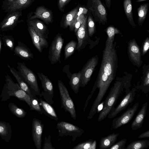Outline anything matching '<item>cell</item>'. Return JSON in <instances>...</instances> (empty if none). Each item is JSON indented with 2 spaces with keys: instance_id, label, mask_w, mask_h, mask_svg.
I'll return each instance as SVG.
<instances>
[{
  "instance_id": "cell-16",
  "label": "cell",
  "mask_w": 149,
  "mask_h": 149,
  "mask_svg": "<svg viewBox=\"0 0 149 149\" xmlns=\"http://www.w3.org/2000/svg\"><path fill=\"white\" fill-rule=\"evenodd\" d=\"M35 0H13L12 1L2 3V8L7 13L18 10H22L29 7Z\"/></svg>"
},
{
  "instance_id": "cell-34",
  "label": "cell",
  "mask_w": 149,
  "mask_h": 149,
  "mask_svg": "<svg viewBox=\"0 0 149 149\" xmlns=\"http://www.w3.org/2000/svg\"><path fill=\"white\" fill-rule=\"evenodd\" d=\"M77 42L73 40H71L68 43L65 47V60L67 59L74 53L77 46Z\"/></svg>"
},
{
  "instance_id": "cell-38",
  "label": "cell",
  "mask_w": 149,
  "mask_h": 149,
  "mask_svg": "<svg viewBox=\"0 0 149 149\" xmlns=\"http://www.w3.org/2000/svg\"><path fill=\"white\" fill-rule=\"evenodd\" d=\"M93 141L92 139H90L81 142L75 146L73 149H89Z\"/></svg>"
},
{
  "instance_id": "cell-45",
  "label": "cell",
  "mask_w": 149,
  "mask_h": 149,
  "mask_svg": "<svg viewBox=\"0 0 149 149\" xmlns=\"http://www.w3.org/2000/svg\"><path fill=\"white\" fill-rule=\"evenodd\" d=\"M149 137V131L147 130L141 133L139 135L138 138L139 139H142Z\"/></svg>"
},
{
  "instance_id": "cell-32",
  "label": "cell",
  "mask_w": 149,
  "mask_h": 149,
  "mask_svg": "<svg viewBox=\"0 0 149 149\" xmlns=\"http://www.w3.org/2000/svg\"><path fill=\"white\" fill-rule=\"evenodd\" d=\"M149 146V140H142L132 142L125 148V149H143Z\"/></svg>"
},
{
  "instance_id": "cell-50",
  "label": "cell",
  "mask_w": 149,
  "mask_h": 149,
  "mask_svg": "<svg viewBox=\"0 0 149 149\" xmlns=\"http://www.w3.org/2000/svg\"><path fill=\"white\" fill-rule=\"evenodd\" d=\"M146 0H136V2H140Z\"/></svg>"
},
{
  "instance_id": "cell-19",
  "label": "cell",
  "mask_w": 149,
  "mask_h": 149,
  "mask_svg": "<svg viewBox=\"0 0 149 149\" xmlns=\"http://www.w3.org/2000/svg\"><path fill=\"white\" fill-rule=\"evenodd\" d=\"M27 24L31 26L36 33L41 37L48 38L49 30L48 27L38 19H31L27 17Z\"/></svg>"
},
{
  "instance_id": "cell-23",
  "label": "cell",
  "mask_w": 149,
  "mask_h": 149,
  "mask_svg": "<svg viewBox=\"0 0 149 149\" xmlns=\"http://www.w3.org/2000/svg\"><path fill=\"white\" fill-rule=\"evenodd\" d=\"M148 102L144 103L131 125L132 130H136L142 126L148 107Z\"/></svg>"
},
{
  "instance_id": "cell-49",
  "label": "cell",
  "mask_w": 149,
  "mask_h": 149,
  "mask_svg": "<svg viewBox=\"0 0 149 149\" xmlns=\"http://www.w3.org/2000/svg\"><path fill=\"white\" fill-rule=\"evenodd\" d=\"M2 41H1V37L0 36V54L1 53V49L2 47Z\"/></svg>"
},
{
  "instance_id": "cell-41",
  "label": "cell",
  "mask_w": 149,
  "mask_h": 149,
  "mask_svg": "<svg viewBox=\"0 0 149 149\" xmlns=\"http://www.w3.org/2000/svg\"><path fill=\"white\" fill-rule=\"evenodd\" d=\"M43 149H54L51 142V136L48 135L47 136H45Z\"/></svg>"
},
{
  "instance_id": "cell-17",
  "label": "cell",
  "mask_w": 149,
  "mask_h": 149,
  "mask_svg": "<svg viewBox=\"0 0 149 149\" xmlns=\"http://www.w3.org/2000/svg\"><path fill=\"white\" fill-rule=\"evenodd\" d=\"M43 127L44 124L41 120L36 118L33 119L32 123V136L37 149H40L41 147Z\"/></svg>"
},
{
  "instance_id": "cell-1",
  "label": "cell",
  "mask_w": 149,
  "mask_h": 149,
  "mask_svg": "<svg viewBox=\"0 0 149 149\" xmlns=\"http://www.w3.org/2000/svg\"><path fill=\"white\" fill-rule=\"evenodd\" d=\"M116 45V42L111 45H105L98 74L86 100L87 101H90L95 90L98 88L99 91L95 101L97 103H100L114 79L118 63Z\"/></svg>"
},
{
  "instance_id": "cell-6",
  "label": "cell",
  "mask_w": 149,
  "mask_h": 149,
  "mask_svg": "<svg viewBox=\"0 0 149 149\" xmlns=\"http://www.w3.org/2000/svg\"><path fill=\"white\" fill-rule=\"evenodd\" d=\"M17 68L25 81L29 85L32 91L36 95L41 97L37 78L33 72L27 68L24 62H18Z\"/></svg>"
},
{
  "instance_id": "cell-31",
  "label": "cell",
  "mask_w": 149,
  "mask_h": 149,
  "mask_svg": "<svg viewBox=\"0 0 149 149\" xmlns=\"http://www.w3.org/2000/svg\"><path fill=\"white\" fill-rule=\"evenodd\" d=\"M149 6L148 3L141 4L137 9L138 24L141 26L146 19Z\"/></svg>"
},
{
  "instance_id": "cell-7",
  "label": "cell",
  "mask_w": 149,
  "mask_h": 149,
  "mask_svg": "<svg viewBox=\"0 0 149 149\" xmlns=\"http://www.w3.org/2000/svg\"><path fill=\"white\" fill-rule=\"evenodd\" d=\"M56 127L58 130L59 136H72L73 142L77 138L80 137L84 131L83 129L76 125L63 121L58 122Z\"/></svg>"
},
{
  "instance_id": "cell-36",
  "label": "cell",
  "mask_w": 149,
  "mask_h": 149,
  "mask_svg": "<svg viewBox=\"0 0 149 149\" xmlns=\"http://www.w3.org/2000/svg\"><path fill=\"white\" fill-rule=\"evenodd\" d=\"M2 39L4 46L7 47L11 51H13L15 46V40L11 36H4Z\"/></svg>"
},
{
  "instance_id": "cell-46",
  "label": "cell",
  "mask_w": 149,
  "mask_h": 149,
  "mask_svg": "<svg viewBox=\"0 0 149 149\" xmlns=\"http://www.w3.org/2000/svg\"><path fill=\"white\" fill-rule=\"evenodd\" d=\"M96 141L95 140H93L89 149H95L96 147Z\"/></svg>"
},
{
  "instance_id": "cell-48",
  "label": "cell",
  "mask_w": 149,
  "mask_h": 149,
  "mask_svg": "<svg viewBox=\"0 0 149 149\" xmlns=\"http://www.w3.org/2000/svg\"><path fill=\"white\" fill-rule=\"evenodd\" d=\"M13 0H4L3 2L2 3H5L10 2Z\"/></svg>"
},
{
  "instance_id": "cell-30",
  "label": "cell",
  "mask_w": 149,
  "mask_h": 149,
  "mask_svg": "<svg viewBox=\"0 0 149 149\" xmlns=\"http://www.w3.org/2000/svg\"><path fill=\"white\" fill-rule=\"evenodd\" d=\"M106 32L107 35V39L105 43V45H113L115 34H122L119 30L112 26L108 27L106 29Z\"/></svg>"
},
{
  "instance_id": "cell-11",
  "label": "cell",
  "mask_w": 149,
  "mask_h": 149,
  "mask_svg": "<svg viewBox=\"0 0 149 149\" xmlns=\"http://www.w3.org/2000/svg\"><path fill=\"white\" fill-rule=\"evenodd\" d=\"M98 59L97 55L92 57L88 61L82 68L80 71L81 87H85L90 80L94 70L98 64Z\"/></svg>"
},
{
  "instance_id": "cell-18",
  "label": "cell",
  "mask_w": 149,
  "mask_h": 149,
  "mask_svg": "<svg viewBox=\"0 0 149 149\" xmlns=\"http://www.w3.org/2000/svg\"><path fill=\"white\" fill-rule=\"evenodd\" d=\"M128 53L132 62L139 67L142 63L140 48L135 40H130L128 43Z\"/></svg>"
},
{
  "instance_id": "cell-3",
  "label": "cell",
  "mask_w": 149,
  "mask_h": 149,
  "mask_svg": "<svg viewBox=\"0 0 149 149\" xmlns=\"http://www.w3.org/2000/svg\"><path fill=\"white\" fill-rule=\"evenodd\" d=\"M123 88V84L122 81H115L104 101L103 108L98 116V122L101 121L107 116L112 107L115 106Z\"/></svg>"
},
{
  "instance_id": "cell-26",
  "label": "cell",
  "mask_w": 149,
  "mask_h": 149,
  "mask_svg": "<svg viewBox=\"0 0 149 149\" xmlns=\"http://www.w3.org/2000/svg\"><path fill=\"white\" fill-rule=\"evenodd\" d=\"M12 135V126L8 122L0 120V136L3 140L8 142Z\"/></svg>"
},
{
  "instance_id": "cell-13",
  "label": "cell",
  "mask_w": 149,
  "mask_h": 149,
  "mask_svg": "<svg viewBox=\"0 0 149 149\" xmlns=\"http://www.w3.org/2000/svg\"><path fill=\"white\" fill-rule=\"evenodd\" d=\"M22 15V10L7 13L6 15L0 23V30L6 31L13 30L18 23L23 21L22 20H19Z\"/></svg>"
},
{
  "instance_id": "cell-37",
  "label": "cell",
  "mask_w": 149,
  "mask_h": 149,
  "mask_svg": "<svg viewBox=\"0 0 149 149\" xmlns=\"http://www.w3.org/2000/svg\"><path fill=\"white\" fill-rule=\"evenodd\" d=\"M87 26L89 37H92L96 31V26L91 15H90L87 19Z\"/></svg>"
},
{
  "instance_id": "cell-43",
  "label": "cell",
  "mask_w": 149,
  "mask_h": 149,
  "mask_svg": "<svg viewBox=\"0 0 149 149\" xmlns=\"http://www.w3.org/2000/svg\"><path fill=\"white\" fill-rule=\"evenodd\" d=\"M71 0H58V7L59 10L62 12H64L65 6Z\"/></svg>"
},
{
  "instance_id": "cell-25",
  "label": "cell",
  "mask_w": 149,
  "mask_h": 149,
  "mask_svg": "<svg viewBox=\"0 0 149 149\" xmlns=\"http://www.w3.org/2000/svg\"><path fill=\"white\" fill-rule=\"evenodd\" d=\"M42 114L56 121L58 120V118L56 111L51 105L43 100L40 97L38 98Z\"/></svg>"
},
{
  "instance_id": "cell-9",
  "label": "cell",
  "mask_w": 149,
  "mask_h": 149,
  "mask_svg": "<svg viewBox=\"0 0 149 149\" xmlns=\"http://www.w3.org/2000/svg\"><path fill=\"white\" fill-rule=\"evenodd\" d=\"M39 78L41 81L42 86L43 89L40 93L45 101L51 105L52 104L54 101V90L53 84L48 77L42 73L37 72Z\"/></svg>"
},
{
  "instance_id": "cell-8",
  "label": "cell",
  "mask_w": 149,
  "mask_h": 149,
  "mask_svg": "<svg viewBox=\"0 0 149 149\" xmlns=\"http://www.w3.org/2000/svg\"><path fill=\"white\" fill-rule=\"evenodd\" d=\"M62 35V34L59 33L56 34L49 48L48 57L52 64L58 62L61 63V54L64 42Z\"/></svg>"
},
{
  "instance_id": "cell-40",
  "label": "cell",
  "mask_w": 149,
  "mask_h": 149,
  "mask_svg": "<svg viewBox=\"0 0 149 149\" xmlns=\"http://www.w3.org/2000/svg\"><path fill=\"white\" fill-rule=\"evenodd\" d=\"M127 141L126 139H123L115 143L109 149H124L125 145Z\"/></svg>"
},
{
  "instance_id": "cell-39",
  "label": "cell",
  "mask_w": 149,
  "mask_h": 149,
  "mask_svg": "<svg viewBox=\"0 0 149 149\" xmlns=\"http://www.w3.org/2000/svg\"><path fill=\"white\" fill-rule=\"evenodd\" d=\"M149 72L148 70L146 72V75L142 85L141 90L145 93L147 94L149 92Z\"/></svg>"
},
{
  "instance_id": "cell-5",
  "label": "cell",
  "mask_w": 149,
  "mask_h": 149,
  "mask_svg": "<svg viewBox=\"0 0 149 149\" xmlns=\"http://www.w3.org/2000/svg\"><path fill=\"white\" fill-rule=\"evenodd\" d=\"M58 85L61 99V108H63L65 112H69L71 117L76 120L77 116L75 106L67 88L60 80H58Z\"/></svg>"
},
{
  "instance_id": "cell-27",
  "label": "cell",
  "mask_w": 149,
  "mask_h": 149,
  "mask_svg": "<svg viewBox=\"0 0 149 149\" xmlns=\"http://www.w3.org/2000/svg\"><path fill=\"white\" fill-rule=\"evenodd\" d=\"M119 135L118 133H113L107 136L102 137L100 141V149H109L115 143Z\"/></svg>"
},
{
  "instance_id": "cell-29",
  "label": "cell",
  "mask_w": 149,
  "mask_h": 149,
  "mask_svg": "<svg viewBox=\"0 0 149 149\" xmlns=\"http://www.w3.org/2000/svg\"><path fill=\"white\" fill-rule=\"evenodd\" d=\"M81 71L73 73L71 75L69 82L71 88L76 94H77L81 82Z\"/></svg>"
},
{
  "instance_id": "cell-4",
  "label": "cell",
  "mask_w": 149,
  "mask_h": 149,
  "mask_svg": "<svg viewBox=\"0 0 149 149\" xmlns=\"http://www.w3.org/2000/svg\"><path fill=\"white\" fill-rule=\"evenodd\" d=\"M87 7L95 22L103 25L107 23V12L100 0H87Z\"/></svg>"
},
{
  "instance_id": "cell-15",
  "label": "cell",
  "mask_w": 149,
  "mask_h": 149,
  "mask_svg": "<svg viewBox=\"0 0 149 149\" xmlns=\"http://www.w3.org/2000/svg\"><path fill=\"white\" fill-rule=\"evenodd\" d=\"M27 17L31 19H40L47 24L52 23L53 21L52 12L42 6L38 7L33 13L31 11L29 13Z\"/></svg>"
},
{
  "instance_id": "cell-35",
  "label": "cell",
  "mask_w": 149,
  "mask_h": 149,
  "mask_svg": "<svg viewBox=\"0 0 149 149\" xmlns=\"http://www.w3.org/2000/svg\"><path fill=\"white\" fill-rule=\"evenodd\" d=\"M31 104L30 106V110H35L42 114V113L39 104L38 98L36 96L30 97Z\"/></svg>"
},
{
  "instance_id": "cell-12",
  "label": "cell",
  "mask_w": 149,
  "mask_h": 149,
  "mask_svg": "<svg viewBox=\"0 0 149 149\" xmlns=\"http://www.w3.org/2000/svg\"><path fill=\"white\" fill-rule=\"evenodd\" d=\"M136 91L135 88H133L126 93L122 100L116 107H112L110 112L108 115V118L111 119L116 117L133 102L136 95Z\"/></svg>"
},
{
  "instance_id": "cell-10",
  "label": "cell",
  "mask_w": 149,
  "mask_h": 149,
  "mask_svg": "<svg viewBox=\"0 0 149 149\" xmlns=\"http://www.w3.org/2000/svg\"><path fill=\"white\" fill-rule=\"evenodd\" d=\"M139 105V102L136 103L132 107L128 108L120 116L114 118L112 123V128L116 129L129 122L137 111Z\"/></svg>"
},
{
  "instance_id": "cell-33",
  "label": "cell",
  "mask_w": 149,
  "mask_h": 149,
  "mask_svg": "<svg viewBox=\"0 0 149 149\" xmlns=\"http://www.w3.org/2000/svg\"><path fill=\"white\" fill-rule=\"evenodd\" d=\"M8 107L10 111L18 118H23L26 115V112L23 109L18 107L13 103L10 102Z\"/></svg>"
},
{
  "instance_id": "cell-21",
  "label": "cell",
  "mask_w": 149,
  "mask_h": 149,
  "mask_svg": "<svg viewBox=\"0 0 149 149\" xmlns=\"http://www.w3.org/2000/svg\"><path fill=\"white\" fill-rule=\"evenodd\" d=\"M7 66L16 79L21 88L27 93L30 97L36 96V95L31 89L20 72L16 70L13 67H11L8 64H7Z\"/></svg>"
},
{
  "instance_id": "cell-47",
  "label": "cell",
  "mask_w": 149,
  "mask_h": 149,
  "mask_svg": "<svg viewBox=\"0 0 149 149\" xmlns=\"http://www.w3.org/2000/svg\"><path fill=\"white\" fill-rule=\"evenodd\" d=\"M106 6L108 8H109L111 5V0H105Z\"/></svg>"
},
{
  "instance_id": "cell-22",
  "label": "cell",
  "mask_w": 149,
  "mask_h": 149,
  "mask_svg": "<svg viewBox=\"0 0 149 149\" xmlns=\"http://www.w3.org/2000/svg\"><path fill=\"white\" fill-rule=\"evenodd\" d=\"M13 51L16 56L23 60H31L34 57L33 54L30 49L20 41H18V45L14 47Z\"/></svg>"
},
{
  "instance_id": "cell-42",
  "label": "cell",
  "mask_w": 149,
  "mask_h": 149,
  "mask_svg": "<svg viewBox=\"0 0 149 149\" xmlns=\"http://www.w3.org/2000/svg\"><path fill=\"white\" fill-rule=\"evenodd\" d=\"M85 17L84 14H82L77 17V21L75 24L74 28V32L75 33L79 29Z\"/></svg>"
},
{
  "instance_id": "cell-28",
  "label": "cell",
  "mask_w": 149,
  "mask_h": 149,
  "mask_svg": "<svg viewBox=\"0 0 149 149\" xmlns=\"http://www.w3.org/2000/svg\"><path fill=\"white\" fill-rule=\"evenodd\" d=\"M124 9L127 19L131 25L134 28L136 26L134 21L131 0H124L123 3Z\"/></svg>"
},
{
  "instance_id": "cell-44",
  "label": "cell",
  "mask_w": 149,
  "mask_h": 149,
  "mask_svg": "<svg viewBox=\"0 0 149 149\" xmlns=\"http://www.w3.org/2000/svg\"><path fill=\"white\" fill-rule=\"evenodd\" d=\"M149 47V38L148 37H147L143 43L142 50V54L143 55H145L147 53Z\"/></svg>"
},
{
  "instance_id": "cell-20",
  "label": "cell",
  "mask_w": 149,
  "mask_h": 149,
  "mask_svg": "<svg viewBox=\"0 0 149 149\" xmlns=\"http://www.w3.org/2000/svg\"><path fill=\"white\" fill-rule=\"evenodd\" d=\"M27 25L28 30L34 46L39 52H42L43 49H47L48 47V41L46 39L41 37L38 34L31 26Z\"/></svg>"
},
{
  "instance_id": "cell-2",
  "label": "cell",
  "mask_w": 149,
  "mask_h": 149,
  "mask_svg": "<svg viewBox=\"0 0 149 149\" xmlns=\"http://www.w3.org/2000/svg\"><path fill=\"white\" fill-rule=\"evenodd\" d=\"M5 83L4 84L0 98L1 101H6L14 96L20 100L25 102L30 107L31 101L29 95L20 88L18 84L15 82L7 73L5 75Z\"/></svg>"
},
{
  "instance_id": "cell-24",
  "label": "cell",
  "mask_w": 149,
  "mask_h": 149,
  "mask_svg": "<svg viewBox=\"0 0 149 149\" xmlns=\"http://www.w3.org/2000/svg\"><path fill=\"white\" fill-rule=\"evenodd\" d=\"M79 10V8L77 7L65 16L62 26L63 28H66L69 26L70 31L74 29Z\"/></svg>"
},
{
  "instance_id": "cell-14",
  "label": "cell",
  "mask_w": 149,
  "mask_h": 149,
  "mask_svg": "<svg viewBox=\"0 0 149 149\" xmlns=\"http://www.w3.org/2000/svg\"><path fill=\"white\" fill-rule=\"evenodd\" d=\"M87 17H85L79 29L75 33L77 39L78 43L76 49L79 51L84 48L89 43L90 39L87 29Z\"/></svg>"
}]
</instances>
